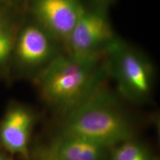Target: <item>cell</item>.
<instances>
[{
  "label": "cell",
  "instance_id": "cell-11",
  "mask_svg": "<svg viewBox=\"0 0 160 160\" xmlns=\"http://www.w3.org/2000/svg\"><path fill=\"white\" fill-rule=\"evenodd\" d=\"M30 160H65L53 154L47 147H39L31 151V159Z\"/></svg>",
  "mask_w": 160,
  "mask_h": 160
},
{
  "label": "cell",
  "instance_id": "cell-12",
  "mask_svg": "<svg viewBox=\"0 0 160 160\" xmlns=\"http://www.w3.org/2000/svg\"><path fill=\"white\" fill-rule=\"evenodd\" d=\"M0 160H13V157L0 147Z\"/></svg>",
  "mask_w": 160,
  "mask_h": 160
},
{
  "label": "cell",
  "instance_id": "cell-8",
  "mask_svg": "<svg viewBox=\"0 0 160 160\" xmlns=\"http://www.w3.org/2000/svg\"><path fill=\"white\" fill-rule=\"evenodd\" d=\"M46 147L65 160H108L111 150L87 139L61 134L56 136Z\"/></svg>",
  "mask_w": 160,
  "mask_h": 160
},
{
  "label": "cell",
  "instance_id": "cell-7",
  "mask_svg": "<svg viewBox=\"0 0 160 160\" xmlns=\"http://www.w3.org/2000/svg\"><path fill=\"white\" fill-rule=\"evenodd\" d=\"M37 116L33 109L18 102L8 105L0 119V147L12 157L31 159V138Z\"/></svg>",
  "mask_w": 160,
  "mask_h": 160
},
{
  "label": "cell",
  "instance_id": "cell-13",
  "mask_svg": "<svg viewBox=\"0 0 160 160\" xmlns=\"http://www.w3.org/2000/svg\"><path fill=\"white\" fill-rule=\"evenodd\" d=\"M13 2L12 0H0V7L12 8Z\"/></svg>",
  "mask_w": 160,
  "mask_h": 160
},
{
  "label": "cell",
  "instance_id": "cell-10",
  "mask_svg": "<svg viewBox=\"0 0 160 160\" xmlns=\"http://www.w3.org/2000/svg\"><path fill=\"white\" fill-rule=\"evenodd\" d=\"M153 158L145 145L133 138L113 148L108 160H152Z\"/></svg>",
  "mask_w": 160,
  "mask_h": 160
},
{
  "label": "cell",
  "instance_id": "cell-5",
  "mask_svg": "<svg viewBox=\"0 0 160 160\" xmlns=\"http://www.w3.org/2000/svg\"><path fill=\"white\" fill-rule=\"evenodd\" d=\"M116 38L104 9H85L66 43L65 52L79 57L100 54Z\"/></svg>",
  "mask_w": 160,
  "mask_h": 160
},
{
  "label": "cell",
  "instance_id": "cell-4",
  "mask_svg": "<svg viewBox=\"0 0 160 160\" xmlns=\"http://www.w3.org/2000/svg\"><path fill=\"white\" fill-rule=\"evenodd\" d=\"M53 37L34 20L21 24L11 58V68L21 75L33 78L60 53Z\"/></svg>",
  "mask_w": 160,
  "mask_h": 160
},
{
  "label": "cell",
  "instance_id": "cell-9",
  "mask_svg": "<svg viewBox=\"0 0 160 160\" xmlns=\"http://www.w3.org/2000/svg\"><path fill=\"white\" fill-rule=\"evenodd\" d=\"M21 23L13 13L0 17V78L8 74L11 58Z\"/></svg>",
  "mask_w": 160,
  "mask_h": 160
},
{
  "label": "cell",
  "instance_id": "cell-15",
  "mask_svg": "<svg viewBox=\"0 0 160 160\" xmlns=\"http://www.w3.org/2000/svg\"><path fill=\"white\" fill-rule=\"evenodd\" d=\"M152 160H159V159H157V157H153V159H152Z\"/></svg>",
  "mask_w": 160,
  "mask_h": 160
},
{
  "label": "cell",
  "instance_id": "cell-6",
  "mask_svg": "<svg viewBox=\"0 0 160 160\" xmlns=\"http://www.w3.org/2000/svg\"><path fill=\"white\" fill-rule=\"evenodd\" d=\"M80 0H32L33 20L64 48L85 11Z\"/></svg>",
  "mask_w": 160,
  "mask_h": 160
},
{
  "label": "cell",
  "instance_id": "cell-14",
  "mask_svg": "<svg viewBox=\"0 0 160 160\" xmlns=\"http://www.w3.org/2000/svg\"><path fill=\"white\" fill-rule=\"evenodd\" d=\"M11 8H5V7H0V17L2 16L8 14V13H11Z\"/></svg>",
  "mask_w": 160,
  "mask_h": 160
},
{
  "label": "cell",
  "instance_id": "cell-1",
  "mask_svg": "<svg viewBox=\"0 0 160 160\" xmlns=\"http://www.w3.org/2000/svg\"><path fill=\"white\" fill-rule=\"evenodd\" d=\"M109 77L105 52L79 57L64 51L32 79L42 99L64 117L105 88Z\"/></svg>",
  "mask_w": 160,
  "mask_h": 160
},
{
  "label": "cell",
  "instance_id": "cell-2",
  "mask_svg": "<svg viewBox=\"0 0 160 160\" xmlns=\"http://www.w3.org/2000/svg\"><path fill=\"white\" fill-rule=\"evenodd\" d=\"M57 134L75 136L112 149L134 138V127L116 96L105 88L62 117Z\"/></svg>",
  "mask_w": 160,
  "mask_h": 160
},
{
  "label": "cell",
  "instance_id": "cell-3",
  "mask_svg": "<svg viewBox=\"0 0 160 160\" xmlns=\"http://www.w3.org/2000/svg\"><path fill=\"white\" fill-rule=\"evenodd\" d=\"M109 76L114 79L119 94L134 103L151 97L154 83V70L142 52L119 37L105 51Z\"/></svg>",
  "mask_w": 160,
  "mask_h": 160
}]
</instances>
